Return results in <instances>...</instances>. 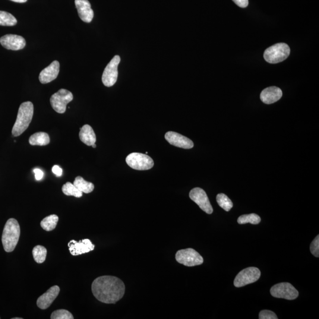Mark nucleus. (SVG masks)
Returning <instances> with one entry per match:
<instances>
[{
    "instance_id": "nucleus-1",
    "label": "nucleus",
    "mask_w": 319,
    "mask_h": 319,
    "mask_svg": "<svg viewBox=\"0 0 319 319\" xmlns=\"http://www.w3.org/2000/svg\"><path fill=\"white\" fill-rule=\"evenodd\" d=\"M92 292L98 301L106 304H115L124 296L125 286L117 277L104 276L94 281Z\"/></svg>"
},
{
    "instance_id": "nucleus-2",
    "label": "nucleus",
    "mask_w": 319,
    "mask_h": 319,
    "mask_svg": "<svg viewBox=\"0 0 319 319\" xmlns=\"http://www.w3.org/2000/svg\"><path fill=\"white\" fill-rule=\"evenodd\" d=\"M34 106L30 101L22 103L19 107L16 121L12 129V134L18 137L26 130L32 120Z\"/></svg>"
},
{
    "instance_id": "nucleus-3",
    "label": "nucleus",
    "mask_w": 319,
    "mask_h": 319,
    "mask_svg": "<svg viewBox=\"0 0 319 319\" xmlns=\"http://www.w3.org/2000/svg\"><path fill=\"white\" fill-rule=\"evenodd\" d=\"M20 236V227L16 219H9L6 222L2 235V244L4 250L11 252L14 250Z\"/></svg>"
},
{
    "instance_id": "nucleus-4",
    "label": "nucleus",
    "mask_w": 319,
    "mask_h": 319,
    "mask_svg": "<svg viewBox=\"0 0 319 319\" xmlns=\"http://www.w3.org/2000/svg\"><path fill=\"white\" fill-rule=\"evenodd\" d=\"M290 53V49L287 44L277 43L265 50L264 58L270 64H278L285 61Z\"/></svg>"
},
{
    "instance_id": "nucleus-5",
    "label": "nucleus",
    "mask_w": 319,
    "mask_h": 319,
    "mask_svg": "<svg viewBox=\"0 0 319 319\" xmlns=\"http://www.w3.org/2000/svg\"><path fill=\"white\" fill-rule=\"evenodd\" d=\"M176 260L187 267H194L204 263V258L194 249H181L176 252Z\"/></svg>"
},
{
    "instance_id": "nucleus-6",
    "label": "nucleus",
    "mask_w": 319,
    "mask_h": 319,
    "mask_svg": "<svg viewBox=\"0 0 319 319\" xmlns=\"http://www.w3.org/2000/svg\"><path fill=\"white\" fill-rule=\"evenodd\" d=\"M125 161L131 168L137 170H147L154 166L153 160L147 154L142 153L129 154Z\"/></svg>"
},
{
    "instance_id": "nucleus-7",
    "label": "nucleus",
    "mask_w": 319,
    "mask_h": 319,
    "mask_svg": "<svg viewBox=\"0 0 319 319\" xmlns=\"http://www.w3.org/2000/svg\"><path fill=\"white\" fill-rule=\"evenodd\" d=\"M74 99L71 92L65 89L60 90L50 98V104L53 109L59 113L66 111V106Z\"/></svg>"
},
{
    "instance_id": "nucleus-8",
    "label": "nucleus",
    "mask_w": 319,
    "mask_h": 319,
    "mask_svg": "<svg viewBox=\"0 0 319 319\" xmlns=\"http://www.w3.org/2000/svg\"><path fill=\"white\" fill-rule=\"evenodd\" d=\"M271 296L276 298L284 299L292 301L298 298V290L289 283H281L276 284L270 290Z\"/></svg>"
},
{
    "instance_id": "nucleus-9",
    "label": "nucleus",
    "mask_w": 319,
    "mask_h": 319,
    "mask_svg": "<svg viewBox=\"0 0 319 319\" xmlns=\"http://www.w3.org/2000/svg\"><path fill=\"white\" fill-rule=\"evenodd\" d=\"M261 276V271L257 267H248L240 271L234 280L236 287H242L257 282Z\"/></svg>"
},
{
    "instance_id": "nucleus-10",
    "label": "nucleus",
    "mask_w": 319,
    "mask_h": 319,
    "mask_svg": "<svg viewBox=\"0 0 319 319\" xmlns=\"http://www.w3.org/2000/svg\"><path fill=\"white\" fill-rule=\"evenodd\" d=\"M120 57L116 55L107 65L103 72L102 81L104 85L107 87H112L117 81L118 72V66L119 64Z\"/></svg>"
},
{
    "instance_id": "nucleus-11",
    "label": "nucleus",
    "mask_w": 319,
    "mask_h": 319,
    "mask_svg": "<svg viewBox=\"0 0 319 319\" xmlns=\"http://www.w3.org/2000/svg\"><path fill=\"white\" fill-rule=\"evenodd\" d=\"M189 197L195 202L202 211L208 214L213 213V210L208 198L207 193L200 188H195L192 189L189 193Z\"/></svg>"
},
{
    "instance_id": "nucleus-12",
    "label": "nucleus",
    "mask_w": 319,
    "mask_h": 319,
    "mask_svg": "<svg viewBox=\"0 0 319 319\" xmlns=\"http://www.w3.org/2000/svg\"><path fill=\"white\" fill-rule=\"evenodd\" d=\"M0 43L4 48L19 50L26 46V40L23 37L15 34H6L0 38Z\"/></svg>"
},
{
    "instance_id": "nucleus-13",
    "label": "nucleus",
    "mask_w": 319,
    "mask_h": 319,
    "mask_svg": "<svg viewBox=\"0 0 319 319\" xmlns=\"http://www.w3.org/2000/svg\"><path fill=\"white\" fill-rule=\"evenodd\" d=\"M68 247L72 255L77 256L93 251L95 245L90 239H85L79 242L72 240L68 243Z\"/></svg>"
},
{
    "instance_id": "nucleus-14",
    "label": "nucleus",
    "mask_w": 319,
    "mask_h": 319,
    "mask_svg": "<svg viewBox=\"0 0 319 319\" xmlns=\"http://www.w3.org/2000/svg\"><path fill=\"white\" fill-rule=\"evenodd\" d=\"M165 138L170 144L175 147L191 149L194 146V143L190 139L175 132H167L165 134Z\"/></svg>"
},
{
    "instance_id": "nucleus-15",
    "label": "nucleus",
    "mask_w": 319,
    "mask_h": 319,
    "mask_svg": "<svg viewBox=\"0 0 319 319\" xmlns=\"http://www.w3.org/2000/svg\"><path fill=\"white\" fill-rule=\"evenodd\" d=\"M60 292V288L58 286H54L47 290L43 295L40 296L37 301V305L42 310H45L49 308L52 303L55 301Z\"/></svg>"
},
{
    "instance_id": "nucleus-16",
    "label": "nucleus",
    "mask_w": 319,
    "mask_h": 319,
    "mask_svg": "<svg viewBox=\"0 0 319 319\" xmlns=\"http://www.w3.org/2000/svg\"><path fill=\"white\" fill-rule=\"evenodd\" d=\"M79 16L85 23H91L94 18V11L88 0H75Z\"/></svg>"
},
{
    "instance_id": "nucleus-17",
    "label": "nucleus",
    "mask_w": 319,
    "mask_h": 319,
    "mask_svg": "<svg viewBox=\"0 0 319 319\" xmlns=\"http://www.w3.org/2000/svg\"><path fill=\"white\" fill-rule=\"evenodd\" d=\"M59 62L55 61L47 68L44 69L39 75V81L41 83L43 84H48L56 80L59 73Z\"/></svg>"
},
{
    "instance_id": "nucleus-18",
    "label": "nucleus",
    "mask_w": 319,
    "mask_h": 319,
    "mask_svg": "<svg viewBox=\"0 0 319 319\" xmlns=\"http://www.w3.org/2000/svg\"><path fill=\"white\" fill-rule=\"evenodd\" d=\"M282 96V91L279 88L271 87L265 88L262 91L260 99L264 104H271L280 100Z\"/></svg>"
},
{
    "instance_id": "nucleus-19",
    "label": "nucleus",
    "mask_w": 319,
    "mask_h": 319,
    "mask_svg": "<svg viewBox=\"0 0 319 319\" xmlns=\"http://www.w3.org/2000/svg\"><path fill=\"white\" fill-rule=\"evenodd\" d=\"M80 138L82 143L91 146L96 144L97 141L96 135L94 129L89 125H85L81 128Z\"/></svg>"
},
{
    "instance_id": "nucleus-20",
    "label": "nucleus",
    "mask_w": 319,
    "mask_h": 319,
    "mask_svg": "<svg viewBox=\"0 0 319 319\" xmlns=\"http://www.w3.org/2000/svg\"><path fill=\"white\" fill-rule=\"evenodd\" d=\"M29 143L31 146H46L50 143L49 135L46 132H36L30 137Z\"/></svg>"
},
{
    "instance_id": "nucleus-21",
    "label": "nucleus",
    "mask_w": 319,
    "mask_h": 319,
    "mask_svg": "<svg viewBox=\"0 0 319 319\" xmlns=\"http://www.w3.org/2000/svg\"><path fill=\"white\" fill-rule=\"evenodd\" d=\"M74 185L78 190L85 194H90L94 190L93 183L85 181L84 179L81 176H78L75 178Z\"/></svg>"
},
{
    "instance_id": "nucleus-22",
    "label": "nucleus",
    "mask_w": 319,
    "mask_h": 319,
    "mask_svg": "<svg viewBox=\"0 0 319 319\" xmlns=\"http://www.w3.org/2000/svg\"><path fill=\"white\" fill-rule=\"evenodd\" d=\"M58 220L59 217L56 214H51V215L44 218L40 222V225L46 231H52L56 228Z\"/></svg>"
},
{
    "instance_id": "nucleus-23",
    "label": "nucleus",
    "mask_w": 319,
    "mask_h": 319,
    "mask_svg": "<svg viewBox=\"0 0 319 319\" xmlns=\"http://www.w3.org/2000/svg\"><path fill=\"white\" fill-rule=\"evenodd\" d=\"M17 23V19L8 12L0 11V26H14Z\"/></svg>"
},
{
    "instance_id": "nucleus-24",
    "label": "nucleus",
    "mask_w": 319,
    "mask_h": 319,
    "mask_svg": "<svg viewBox=\"0 0 319 319\" xmlns=\"http://www.w3.org/2000/svg\"><path fill=\"white\" fill-rule=\"evenodd\" d=\"M33 256L34 261L38 264L45 262L47 255V249L45 246L37 245L33 249Z\"/></svg>"
},
{
    "instance_id": "nucleus-25",
    "label": "nucleus",
    "mask_w": 319,
    "mask_h": 319,
    "mask_svg": "<svg viewBox=\"0 0 319 319\" xmlns=\"http://www.w3.org/2000/svg\"><path fill=\"white\" fill-rule=\"evenodd\" d=\"M62 192L66 196H73L76 198H81L83 195V193L71 182H67L62 186Z\"/></svg>"
},
{
    "instance_id": "nucleus-26",
    "label": "nucleus",
    "mask_w": 319,
    "mask_h": 319,
    "mask_svg": "<svg viewBox=\"0 0 319 319\" xmlns=\"http://www.w3.org/2000/svg\"><path fill=\"white\" fill-rule=\"evenodd\" d=\"M261 217L255 213H251L249 214H243L239 216L238 219V223L239 224H245L250 223L253 225H257L261 222Z\"/></svg>"
},
{
    "instance_id": "nucleus-27",
    "label": "nucleus",
    "mask_w": 319,
    "mask_h": 319,
    "mask_svg": "<svg viewBox=\"0 0 319 319\" xmlns=\"http://www.w3.org/2000/svg\"><path fill=\"white\" fill-rule=\"evenodd\" d=\"M217 204L220 208L226 212H229L233 207V203L227 196L223 194H219L216 196Z\"/></svg>"
},
{
    "instance_id": "nucleus-28",
    "label": "nucleus",
    "mask_w": 319,
    "mask_h": 319,
    "mask_svg": "<svg viewBox=\"0 0 319 319\" xmlns=\"http://www.w3.org/2000/svg\"><path fill=\"white\" fill-rule=\"evenodd\" d=\"M51 319H74V316L71 312L65 309H60V310L53 312L50 317Z\"/></svg>"
},
{
    "instance_id": "nucleus-29",
    "label": "nucleus",
    "mask_w": 319,
    "mask_h": 319,
    "mask_svg": "<svg viewBox=\"0 0 319 319\" xmlns=\"http://www.w3.org/2000/svg\"><path fill=\"white\" fill-rule=\"evenodd\" d=\"M311 253L316 257H319V235L312 241L310 246Z\"/></svg>"
},
{
    "instance_id": "nucleus-30",
    "label": "nucleus",
    "mask_w": 319,
    "mask_h": 319,
    "mask_svg": "<svg viewBox=\"0 0 319 319\" xmlns=\"http://www.w3.org/2000/svg\"><path fill=\"white\" fill-rule=\"evenodd\" d=\"M260 319H278L277 316L274 312L268 310L262 311L259 314Z\"/></svg>"
},
{
    "instance_id": "nucleus-31",
    "label": "nucleus",
    "mask_w": 319,
    "mask_h": 319,
    "mask_svg": "<svg viewBox=\"0 0 319 319\" xmlns=\"http://www.w3.org/2000/svg\"><path fill=\"white\" fill-rule=\"evenodd\" d=\"M232 1L241 8H245L248 5V0H232Z\"/></svg>"
},
{
    "instance_id": "nucleus-32",
    "label": "nucleus",
    "mask_w": 319,
    "mask_h": 319,
    "mask_svg": "<svg viewBox=\"0 0 319 319\" xmlns=\"http://www.w3.org/2000/svg\"><path fill=\"white\" fill-rule=\"evenodd\" d=\"M33 172L35 174V178L36 181H40L43 178L44 173L42 172V170H41L39 169H34Z\"/></svg>"
},
{
    "instance_id": "nucleus-33",
    "label": "nucleus",
    "mask_w": 319,
    "mask_h": 319,
    "mask_svg": "<svg viewBox=\"0 0 319 319\" xmlns=\"http://www.w3.org/2000/svg\"><path fill=\"white\" fill-rule=\"evenodd\" d=\"M52 172L55 174L57 177L61 176L62 175V169L59 166L55 165L53 167Z\"/></svg>"
},
{
    "instance_id": "nucleus-34",
    "label": "nucleus",
    "mask_w": 319,
    "mask_h": 319,
    "mask_svg": "<svg viewBox=\"0 0 319 319\" xmlns=\"http://www.w3.org/2000/svg\"><path fill=\"white\" fill-rule=\"evenodd\" d=\"M11 1L15 2L24 3V2H26L27 1V0H11Z\"/></svg>"
},
{
    "instance_id": "nucleus-35",
    "label": "nucleus",
    "mask_w": 319,
    "mask_h": 319,
    "mask_svg": "<svg viewBox=\"0 0 319 319\" xmlns=\"http://www.w3.org/2000/svg\"><path fill=\"white\" fill-rule=\"evenodd\" d=\"M91 146L93 147L94 148L97 147V146H96V144H94L93 145H92Z\"/></svg>"
},
{
    "instance_id": "nucleus-36",
    "label": "nucleus",
    "mask_w": 319,
    "mask_h": 319,
    "mask_svg": "<svg viewBox=\"0 0 319 319\" xmlns=\"http://www.w3.org/2000/svg\"><path fill=\"white\" fill-rule=\"evenodd\" d=\"M12 319H23V318H12Z\"/></svg>"
}]
</instances>
